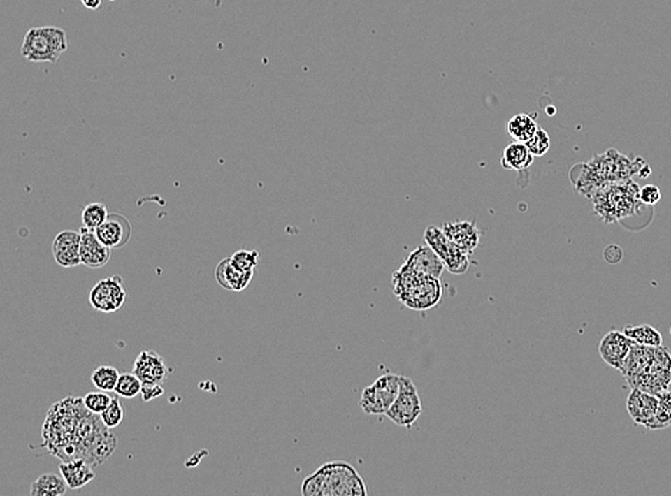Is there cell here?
I'll use <instances>...</instances> for the list:
<instances>
[{
    "label": "cell",
    "mask_w": 671,
    "mask_h": 496,
    "mask_svg": "<svg viewBox=\"0 0 671 496\" xmlns=\"http://www.w3.org/2000/svg\"><path fill=\"white\" fill-rule=\"evenodd\" d=\"M660 199H661V191L656 184H646L640 189V200H642L643 205L653 206V205H657Z\"/></svg>",
    "instance_id": "cell-33"
},
{
    "label": "cell",
    "mask_w": 671,
    "mask_h": 496,
    "mask_svg": "<svg viewBox=\"0 0 671 496\" xmlns=\"http://www.w3.org/2000/svg\"><path fill=\"white\" fill-rule=\"evenodd\" d=\"M164 392L165 391H164L161 384H143L140 395H142L145 402H149V400H154V399L162 396Z\"/></svg>",
    "instance_id": "cell-34"
},
{
    "label": "cell",
    "mask_w": 671,
    "mask_h": 496,
    "mask_svg": "<svg viewBox=\"0 0 671 496\" xmlns=\"http://www.w3.org/2000/svg\"><path fill=\"white\" fill-rule=\"evenodd\" d=\"M392 289L401 303L417 312L430 311L442 298L440 277L403 269L394 273Z\"/></svg>",
    "instance_id": "cell-5"
},
{
    "label": "cell",
    "mask_w": 671,
    "mask_h": 496,
    "mask_svg": "<svg viewBox=\"0 0 671 496\" xmlns=\"http://www.w3.org/2000/svg\"><path fill=\"white\" fill-rule=\"evenodd\" d=\"M68 488L64 476L43 474L30 486V496H62L66 493Z\"/></svg>",
    "instance_id": "cell-23"
},
{
    "label": "cell",
    "mask_w": 671,
    "mask_h": 496,
    "mask_svg": "<svg viewBox=\"0 0 671 496\" xmlns=\"http://www.w3.org/2000/svg\"><path fill=\"white\" fill-rule=\"evenodd\" d=\"M142 386H143V382L134 374V372L132 374H120L117 385L115 388V393L120 397L132 399L140 395Z\"/></svg>",
    "instance_id": "cell-28"
},
{
    "label": "cell",
    "mask_w": 671,
    "mask_h": 496,
    "mask_svg": "<svg viewBox=\"0 0 671 496\" xmlns=\"http://www.w3.org/2000/svg\"><path fill=\"white\" fill-rule=\"evenodd\" d=\"M422 414L421 397L412 379L400 377V392L387 412V418L395 425L410 429Z\"/></svg>",
    "instance_id": "cell-9"
},
{
    "label": "cell",
    "mask_w": 671,
    "mask_h": 496,
    "mask_svg": "<svg viewBox=\"0 0 671 496\" xmlns=\"http://www.w3.org/2000/svg\"><path fill=\"white\" fill-rule=\"evenodd\" d=\"M99 416H101V422L105 425L106 429H113V428L119 426L120 422L124 421L125 411H124V408H122L119 399L113 397L112 402H110V405Z\"/></svg>",
    "instance_id": "cell-30"
},
{
    "label": "cell",
    "mask_w": 671,
    "mask_h": 496,
    "mask_svg": "<svg viewBox=\"0 0 671 496\" xmlns=\"http://www.w3.org/2000/svg\"><path fill=\"white\" fill-rule=\"evenodd\" d=\"M102 243L110 249L125 246L132 236V226L129 221L119 213H109L108 219L95 231Z\"/></svg>",
    "instance_id": "cell-14"
},
{
    "label": "cell",
    "mask_w": 671,
    "mask_h": 496,
    "mask_svg": "<svg viewBox=\"0 0 671 496\" xmlns=\"http://www.w3.org/2000/svg\"><path fill=\"white\" fill-rule=\"evenodd\" d=\"M301 493L303 496H367L368 489L351 463L332 460L303 479Z\"/></svg>",
    "instance_id": "cell-3"
},
{
    "label": "cell",
    "mask_w": 671,
    "mask_h": 496,
    "mask_svg": "<svg viewBox=\"0 0 671 496\" xmlns=\"http://www.w3.org/2000/svg\"><path fill=\"white\" fill-rule=\"evenodd\" d=\"M507 133L517 142H527L534 136V133L538 131V123L534 119V116L520 113V115H514L508 122H507Z\"/></svg>",
    "instance_id": "cell-22"
},
{
    "label": "cell",
    "mask_w": 671,
    "mask_h": 496,
    "mask_svg": "<svg viewBox=\"0 0 671 496\" xmlns=\"http://www.w3.org/2000/svg\"><path fill=\"white\" fill-rule=\"evenodd\" d=\"M647 163L643 158L630 159L616 149L596 154L587 163H579L570 172L574 191L589 199L596 191L609 183H619L638 175Z\"/></svg>",
    "instance_id": "cell-1"
},
{
    "label": "cell",
    "mask_w": 671,
    "mask_h": 496,
    "mask_svg": "<svg viewBox=\"0 0 671 496\" xmlns=\"http://www.w3.org/2000/svg\"><path fill=\"white\" fill-rule=\"evenodd\" d=\"M534 158L535 156L530 152V149L524 142L514 140L504 149L503 158H501V166L507 170L524 172L530 169V166L534 162Z\"/></svg>",
    "instance_id": "cell-21"
},
{
    "label": "cell",
    "mask_w": 671,
    "mask_h": 496,
    "mask_svg": "<svg viewBox=\"0 0 671 496\" xmlns=\"http://www.w3.org/2000/svg\"><path fill=\"white\" fill-rule=\"evenodd\" d=\"M80 3L89 10H98L102 6V0H80Z\"/></svg>",
    "instance_id": "cell-35"
},
{
    "label": "cell",
    "mask_w": 671,
    "mask_h": 496,
    "mask_svg": "<svg viewBox=\"0 0 671 496\" xmlns=\"http://www.w3.org/2000/svg\"><path fill=\"white\" fill-rule=\"evenodd\" d=\"M109 2H119V0H109Z\"/></svg>",
    "instance_id": "cell-36"
},
{
    "label": "cell",
    "mask_w": 671,
    "mask_h": 496,
    "mask_svg": "<svg viewBox=\"0 0 671 496\" xmlns=\"http://www.w3.org/2000/svg\"><path fill=\"white\" fill-rule=\"evenodd\" d=\"M400 269L441 277L445 266L428 245H421L408 255L407 261L401 265Z\"/></svg>",
    "instance_id": "cell-17"
},
{
    "label": "cell",
    "mask_w": 671,
    "mask_h": 496,
    "mask_svg": "<svg viewBox=\"0 0 671 496\" xmlns=\"http://www.w3.org/2000/svg\"><path fill=\"white\" fill-rule=\"evenodd\" d=\"M69 49L68 35L56 26L32 27L23 38L20 53L29 61L55 64Z\"/></svg>",
    "instance_id": "cell-6"
},
{
    "label": "cell",
    "mask_w": 671,
    "mask_h": 496,
    "mask_svg": "<svg viewBox=\"0 0 671 496\" xmlns=\"http://www.w3.org/2000/svg\"><path fill=\"white\" fill-rule=\"evenodd\" d=\"M82 243H80V258L82 265L90 269H99L108 265L110 261L112 249L99 240L95 231H89L86 228L80 229Z\"/></svg>",
    "instance_id": "cell-16"
},
{
    "label": "cell",
    "mask_w": 671,
    "mask_h": 496,
    "mask_svg": "<svg viewBox=\"0 0 671 496\" xmlns=\"http://www.w3.org/2000/svg\"><path fill=\"white\" fill-rule=\"evenodd\" d=\"M424 240L442 261L445 269L452 275H463L470 268V256L459 245H455L442 231V228L430 226L424 232Z\"/></svg>",
    "instance_id": "cell-8"
},
{
    "label": "cell",
    "mask_w": 671,
    "mask_h": 496,
    "mask_svg": "<svg viewBox=\"0 0 671 496\" xmlns=\"http://www.w3.org/2000/svg\"><path fill=\"white\" fill-rule=\"evenodd\" d=\"M59 469L71 489H80L95 479L90 463L82 458H73L59 465Z\"/></svg>",
    "instance_id": "cell-20"
},
{
    "label": "cell",
    "mask_w": 671,
    "mask_h": 496,
    "mask_svg": "<svg viewBox=\"0 0 671 496\" xmlns=\"http://www.w3.org/2000/svg\"><path fill=\"white\" fill-rule=\"evenodd\" d=\"M108 216H109V212L105 203L102 202L89 203L82 210L83 228L89 231H96L108 219Z\"/></svg>",
    "instance_id": "cell-27"
},
{
    "label": "cell",
    "mask_w": 671,
    "mask_h": 496,
    "mask_svg": "<svg viewBox=\"0 0 671 496\" xmlns=\"http://www.w3.org/2000/svg\"><path fill=\"white\" fill-rule=\"evenodd\" d=\"M82 233L76 231L59 232L52 243L55 262L62 268H75L82 263L80 258Z\"/></svg>",
    "instance_id": "cell-12"
},
{
    "label": "cell",
    "mask_w": 671,
    "mask_h": 496,
    "mask_svg": "<svg viewBox=\"0 0 671 496\" xmlns=\"http://www.w3.org/2000/svg\"><path fill=\"white\" fill-rule=\"evenodd\" d=\"M621 374L630 388L660 395L671 384V355L663 347L637 345L631 348Z\"/></svg>",
    "instance_id": "cell-2"
},
{
    "label": "cell",
    "mask_w": 671,
    "mask_h": 496,
    "mask_svg": "<svg viewBox=\"0 0 671 496\" xmlns=\"http://www.w3.org/2000/svg\"><path fill=\"white\" fill-rule=\"evenodd\" d=\"M634 344L644 347H661L663 336L651 325H628L623 330Z\"/></svg>",
    "instance_id": "cell-24"
},
{
    "label": "cell",
    "mask_w": 671,
    "mask_h": 496,
    "mask_svg": "<svg viewBox=\"0 0 671 496\" xmlns=\"http://www.w3.org/2000/svg\"><path fill=\"white\" fill-rule=\"evenodd\" d=\"M112 399H113V397H112L108 392H105V391L89 392V393L83 397V407H85L86 411L90 412V414L101 415V414L110 405Z\"/></svg>",
    "instance_id": "cell-29"
},
{
    "label": "cell",
    "mask_w": 671,
    "mask_h": 496,
    "mask_svg": "<svg viewBox=\"0 0 671 496\" xmlns=\"http://www.w3.org/2000/svg\"><path fill=\"white\" fill-rule=\"evenodd\" d=\"M633 347L634 342L624 332L612 330L603 336L598 345V353L608 366L621 370Z\"/></svg>",
    "instance_id": "cell-11"
},
{
    "label": "cell",
    "mask_w": 671,
    "mask_h": 496,
    "mask_svg": "<svg viewBox=\"0 0 671 496\" xmlns=\"http://www.w3.org/2000/svg\"><path fill=\"white\" fill-rule=\"evenodd\" d=\"M119 377H120V374H119L116 367L109 366V365H102V366H98L92 372V375H90V381H92V384L99 391L115 392Z\"/></svg>",
    "instance_id": "cell-25"
},
{
    "label": "cell",
    "mask_w": 671,
    "mask_h": 496,
    "mask_svg": "<svg viewBox=\"0 0 671 496\" xmlns=\"http://www.w3.org/2000/svg\"><path fill=\"white\" fill-rule=\"evenodd\" d=\"M658 407V395L631 388L627 397V412L635 425L647 426L654 418Z\"/></svg>",
    "instance_id": "cell-15"
},
{
    "label": "cell",
    "mask_w": 671,
    "mask_h": 496,
    "mask_svg": "<svg viewBox=\"0 0 671 496\" xmlns=\"http://www.w3.org/2000/svg\"><path fill=\"white\" fill-rule=\"evenodd\" d=\"M442 231L455 245H459L461 247V251L468 256L474 254V251L479 245L481 231L477 228L475 222H470V221L447 222L442 226Z\"/></svg>",
    "instance_id": "cell-18"
},
{
    "label": "cell",
    "mask_w": 671,
    "mask_h": 496,
    "mask_svg": "<svg viewBox=\"0 0 671 496\" xmlns=\"http://www.w3.org/2000/svg\"><path fill=\"white\" fill-rule=\"evenodd\" d=\"M526 145L534 156H544V154L551 147V139H550V135H548L544 129L538 128V131L534 133L531 139L526 142Z\"/></svg>",
    "instance_id": "cell-31"
},
{
    "label": "cell",
    "mask_w": 671,
    "mask_h": 496,
    "mask_svg": "<svg viewBox=\"0 0 671 496\" xmlns=\"http://www.w3.org/2000/svg\"><path fill=\"white\" fill-rule=\"evenodd\" d=\"M400 377L388 372L362 391L359 405L370 416L387 415L400 392Z\"/></svg>",
    "instance_id": "cell-7"
},
{
    "label": "cell",
    "mask_w": 671,
    "mask_h": 496,
    "mask_svg": "<svg viewBox=\"0 0 671 496\" xmlns=\"http://www.w3.org/2000/svg\"><path fill=\"white\" fill-rule=\"evenodd\" d=\"M215 277L222 288L232 292H240L252 282L254 270H240L235 268L229 256L218 263L215 269Z\"/></svg>",
    "instance_id": "cell-19"
},
{
    "label": "cell",
    "mask_w": 671,
    "mask_h": 496,
    "mask_svg": "<svg viewBox=\"0 0 671 496\" xmlns=\"http://www.w3.org/2000/svg\"><path fill=\"white\" fill-rule=\"evenodd\" d=\"M259 254L257 251H238L231 256V262L240 270H255Z\"/></svg>",
    "instance_id": "cell-32"
},
{
    "label": "cell",
    "mask_w": 671,
    "mask_h": 496,
    "mask_svg": "<svg viewBox=\"0 0 671 496\" xmlns=\"http://www.w3.org/2000/svg\"><path fill=\"white\" fill-rule=\"evenodd\" d=\"M169 367L158 352L145 349L142 351L134 363V374L143 384H161L168 378Z\"/></svg>",
    "instance_id": "cell-13"
},
{
    "label": "cell",
    "mask_w": 671,
    "mask_h": 496,
    "mask_svg": "<svg viewBox=\"0 0 671 496\" xmlns=\"http://www.w3.org/2000/svg\"><path fill=\"white\" fill-rule=\"evenodd\" d=\"M671 426V391H665L658 395V407L654 418L646 426L650 430L665 429Z\"/></svg>",
    "instance_id": "cell-26"
},
{
    "label": "cell",
    "mask_w": 671,
    "mask_h": 496,
    "mask_svg": "<svg viewBox=\"0 0 671 496\" xmlns=\"http://www.w3.org/2000/svg\"><path fill=\"white\" fill-rule=\"evenodd\" d=\"M670 335H671V328H670Z\"/></svg>",
    "instance_id": "cell-37"
},
{
    "label": "cell",
    "mask_w": 671,
    "mask_h": 496,
    "mask_svg": "<svg viewBox=\"0 0 671 496\" xmlns=\"http://www.w3.org/2000/svg\"><path fill=\"white\" fill-rule=\"evenodd\" d=\"M128 300V289L119 275L102 279L89 293V302L94 309L103 314L119 311Z\"/></svg>",
    "instance_id": "cell-10"
},
{
    "label": "cell",
    "mask_w": 671,
    "mask_h": 496,
    "mask_svg": "<svg viewBox=\"0 0 671 496\" xmlns=\"http://www.w3.org/2000/svg\"><path fill=\"white\" fill-rule=\"evenodd\" d=\"M591 202L594 213L604 224H614L630 218L643 206L640 200V188L633 179L603 186L594 192Z\"/></svg>",
    "instance_id": "cell-4"
}]
</instances>
